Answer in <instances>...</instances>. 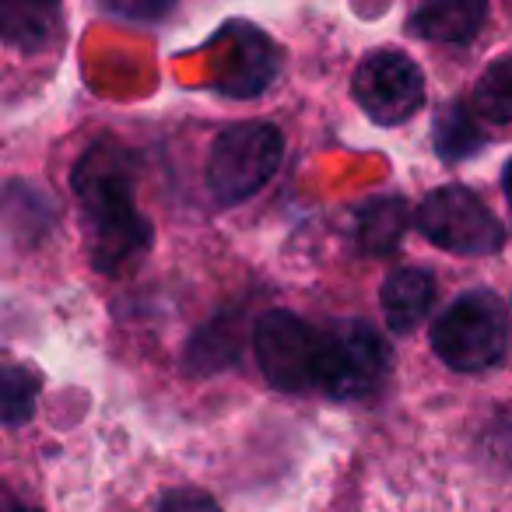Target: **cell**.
I'll return each instance as SVG.
<instances>
[{"mask_svg": "<svg viewBox=\"0 0 512 512\" xmlns=\"http://www.w3.org/2000/svg\"><path fill=\"white\" fill-rule=\"evenodd\" d=\"M502 190H505V197H509V211H512V162L505 165V172H502Z\"/></svg>", "mask_w": 512, "mask_h": 512, "instance_id": "20", "label": "cell"}, {"mask_svg": "<svg viewBox=\"0 0 512 512\" xmlns=\"http://www.w3.org/2000/svg\"><path fill=\"white\" fill-rule=\"evenodd\" d=\"M235 344H239V337L232 334V327L225 320H214L211 327H204L200 334L190 337V344H186V365H190V372H214L225 362H232Z\"/></svg>", "mask_w": 512, "mask_h": 512, "instance_id": "16", "label": "cell"}, {"mask_svg": "<svg viewBox=\"0 0 512 512\" xmlns=\"http://www.w3.org/2000/svg\"><path fill=\"white\" fill-rule=\"evenodd\" d=\"M4 425L22 428L36 414V379L22 365H8L4 369Z\"/></svg>", "mask_w": 512, "mask_h": 512, "instance_id": "17", "label": "cell"}, {"mask_svg": "<svg viewBox=\"0 0 512 512\" xmlns=\"http://www.w3.org/2000/svg\"><path fill=\"white\" fill-rule=\"evenodd\" d=\"M88 256L92 267L102 274H120L137 264L151 246V225L141 211L116 214V218L88 221Z\"/></svg>", "mask_w": 512, "mask_h": 512, "instance_id": "9", "label": "cell"}, {"mask_svg": "<svg viewBox=\"0 0 512 512\" xmlns=\"http://www.w3.org/2000/svg\"><path fill=\"white\" fill-rule=\"evenodd\" d=\"M418 228L432 246L456 256H491L505 246V228L467 186H439L418 207Z\"/></svg>", "mask_w": 512, "mask_h": 512, "instance_id": "4", "label": "cell"}, {"mask_svg": "<svg viewBox=\"0 0 512 512\" xmlns=\"http://www.w3.org/2000/svg\"><path fill=\"white\" fill-rule=\"evenodd\" d=\"M351 95L379 127L407 123L425 102L421 67L400 50H376L358 64Z\"/></svg>", "mask_w": 512, "mask_h": 512, "instance_id": "6", "label": "cell"}, {"mask_svg": "<svg viewBox=\"0 0 512 512\" xmlns=\"http://www.w3.org/2000/svg\"><path fill=\"white\" fill-rule=\"evenodd\" d=\"M11 512H36V509H11Z\"/></svg>", "mask_w": 512, "mask_h": 512, "instance_id": "21", "label": "cell"}, {"mask_svg": "<svg viewBox=\"0 0 512 512\" xmlns=\"http://www.w3.org/2000/svg\"><path fill=\"white\" fill-rule=\"evenodd\" d=\"M320 330L288 309H267L253 327V351L264 379L281 393H306L316 386Z\"/></svg>", "mask_w": 512, "mask_h": 512, "instance_id": "5", "label": "cell"}, {"mask_svg": "<svg viewBox=\"0 0 512 512\" xmlns=\"http://www.w3.org/2000/svg\"><path fill=\"white\" fill-rule=\"evenodd\" d=\"M390 344L365 320H330L320 327L316 386L334 400H365L390 379Z\"/></svg>", "mask_w": 512, "mask_h": 512, "instance_id": "1", "label": "cell"}, {"mask_svg": "<svg viewBox=\"0 0 512 512\" xmlns=\"http://www.w3.org/2000/svg\"><path fill=\"white\" fill-rule=\"evenodd\" d=\"M484 18H488V4L484 0H432L421 4L407 18V32L428 43H453L463 46L481 32Z\"/></svg>", "mask_w": 512, "mask_h": 512, "instance_id": "10", "label": "cell"}, {"mask_svg": "<svg viewBox=\"0 0 512 512\" xmlns=\"http://www.w3.org/2000/svg\"><path fill=\"white\" fill-rule=\"evenodd\" d=\"M116 15H130V18H155L165 15V4H109Z\"/></svg>", "mask_w": 512, "mask_h": 512, "instance_id": "19", "label": "cell"}, {"mask_svg": "<svg viewBox=\"0 0 512 512\" xmlns=\"http://www.w3.org/2000/svg\"><path fill=\"white\" fill-rule=\"evenodd\" d=\"M71 186L85 211V221L137 211V158L116 141H95L74 165Z\"/></svg>", "mask_w": 512, "mask_h": 512, "instance_id": "7", "label": "cell"}, {"mask_svg": "<svg viewBox=\"0 0 512 512\" xmlns=\"http://www.w3.org/2000/svg\"><path fill=\"white\" fill-rule=\"evenodd\" d=\"M379 306H383L386 327L393 334H411L421 320L428 316V309L435 306V281L421 267H400L383 281L379 292Z\"/></svg>", "mask_w": 512, "mask_h": 512, "instance_id": "11", "label": "cell"}, {"mask_svg": "<svg viewBox=\"0 0 512 512\" xmlns=\"http://www.w3.org/2000/svg\"><path fill=\"white\" fill-rule=\"evenodd\" d=\"M432 351L456 372H484L509 351V320L491 292H467L432 323Z\"/></svg>", "mask_w": 512, "mask_h": 512, "instance_id": "3", "label": "cell"}, {"mask_svg": "<svg viewBox=\"0 0 512 512\" xmlns=\"http://www.w3.org/2000/svg\"><path fill=\"white\" fill-rule=\"evenodd\" d=\"M432 141L442 162H463V158H470L474 151H481L484 137L474 123V113H467V106L456 99L439 109L435 127H432Z\"/></svg>", "mask_w": 512, "mask_h": 512, "instance_id": "14", "label": "cell"}, {"mask_svg": "<svg viewBox=\"0 0 512 512\" xmlns=\"http://www.w3.org/2000/svg\"><path fill=\"white\" fill-rule=\"evenodd\" d=\"M285 137L278 127L260 120L232 123L211 144L207 155V190L218 204L235 207L260 193L278 172Z\"/></svg>", "mask_w": 512, "mask_h": 512, "instance_id": "2", "label": "cell"}, {"mask_svg": "<svg viewBox=\"0 0 512 512\" xmlns=\"http://www.w3.org/2000/svg\"><path fill=\"white\" fill-rule=\"evenodd\" d=\"M407 228V200L404 197H376L358 214V242L365 253L390 256L400 246Z\"/></svg>", "mask_w": 512, "mask_h": 512, "instance_id": "12", "label": "cell"}, {"mask_svg": "<svg viewBox=\"0 0 512 512\" xmlns=\"http://www.w3.org/2000/svg\"><path fill=\"white\" fill-rule=\"evenodd\" d=\"M221 43H228V64L218 78V88L232 99L260 95L278 74V50L274 43L256 29V25H221Z\"/></svg>", "mask_w": 512, "mask_h": 512, "instance_id": "8", "label": "cell"}, {"mask_svg": "<svg viewBox=\"0 0 512 512\" xmlns=\"http://www.w3.org/2000/svg\"><path fill=\"white\" fill-rule=\"evenodd\" d=\"M0 22H4V39L11 46L36 53L53 46L60 29V11L53 4H8Z\"/></svg>", "mask_w": 512, "mask_h": 512, "instance_id": "13", "label": "cell"}, {"mask_svg": "<svg viewBox=\"0 0 512 512\" xmlns=\"http://www.w3.org/2000/svg\"><path fill=\"white\" fill-rule=\"evenodd\" d=\"M474 109L491 123H509L512 120V53L498 57L484 67L474 88Z\"/></svg>", "mask_w": 512, "mask_h": 512, "instance_id": "15", "label": "cell"}, {"mask_svg": "<svg viewBox=\"0 0 512 512\" xmlns=\"http://www.w3.org/2000/svg\"><path fill=\"white\" fill-rule=\"evenodd\" d=\"M151 512H221V505L200 488H172L158 498Z\"/></svg>", "mask_w": 512, "mask_h": 512, "instance_id": "18", "label": "cell"}]
</instances>
